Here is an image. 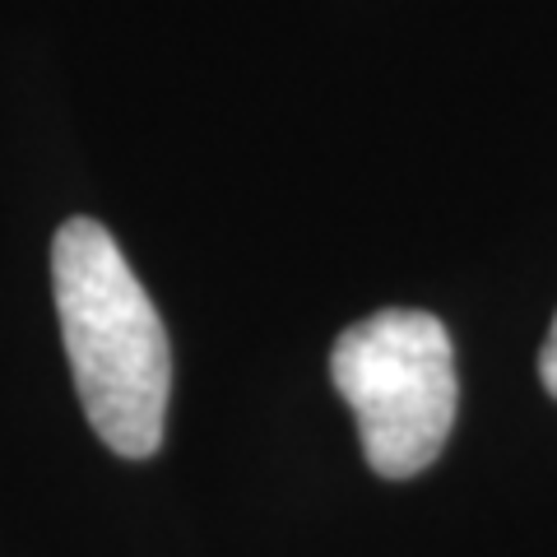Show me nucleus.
<instances>
[{"label": "nucleus", "instance_id": "obj_2", "mask_svg": "<svg viewBox=\"0 0 557 557\" xmlns=\"http://www.w3.org/2000/svg\"><path fill=\"white\" fill-rule=\"evenodd\" d=\"M330 381L358 418L362 456L381 479H413L456 428V348L437 317L391 307L330 348Z\"/></svg>", "mask_w": 557, "mask_h": 557}, {"label": "nucleus", "instance_id": "obj_1", "mask_svg": "<svg viewBox=\"0 0 557 557\" xmlns=\"http://www.w3.org/2000/svg\"><path fill=\"white\" fill-rule=\"evenodd\" d=\"M51 293L98 442L126 460H149L168 428L172 348L145 284L102 223H61L51 242Z\"/></svg>", "mask_w": 557, "mask_h": 557}, {"label": "nucleus", "instance_id": "obj_3", "mask_svg": "<svg viewBox=\"0 0 557 557\" xmlns=\"http://www.w3.org/2000/svg\"><path fill=\"white\" fill-rule=\"evenodd\" d=\"M539 376H544V391L557 399V317H553V325H548L544 354H539Z\"/></svg>", "mask_w": 557, "mask_h": 557}]
</instances>
